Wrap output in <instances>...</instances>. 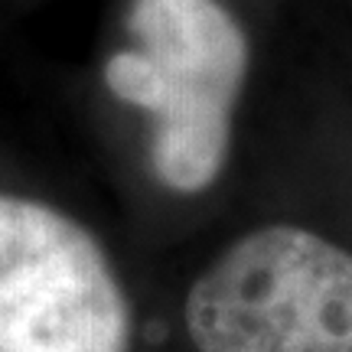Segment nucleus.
Wrapping results in <instances>:
<instances>
[{"mask_svg":"<svg viewBox=\"0 0 352 352\" xmlns=\"http://www.w3.org/2000/svg\"><path fill=\"white\" fill-rule=\"evenodd\" d=\"M199 352H352V254L297 226L239 239L189 287Z\"/></svg>","mask_w":352,"mask_h":352,"instance_id":"f03ea898","label":"nucleus"},{"mask_svg":"<svg viewBox=\"0 0 352 352\" xmlns=\"http://www.w3.org/2000/svg\"><path fill=\"white\" fill-rule=\"evenodd\" d=\"M131 316L95 239L43 202L0 196V352H127Z\"/></svg>","mask_w":352,"mask_h":352,"instance_id":"7ed1b4c3","label":"nucleus"},{"mask_svg":"<svg viewBox=\"0 0 352 352\" xmlns=\"http://www.w3.org/2000/svg\"><path fill=\"white\" fill-rule=\"evenodd\" d=\"M134 46L114 52L104 82L153 118L151 164L164 186L202 192L222 173L248 43L215 0H134Z\"/></svg>","mask_w":352,"mask_h":352,"instance_id":"f257e3e1","label":"nucleus"}]
</instances>
